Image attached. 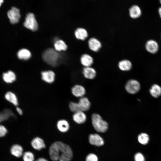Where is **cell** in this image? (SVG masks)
Returning <instances> with one entry per match:
<instances>
[{"label":"cell","mask_w":161,"mask_h":161,"mask_svg":"<svg viewBox=\"0 0 161 161\" xmlns=\"http://www.w3.org/2000/svg\"><path fill=\"white\" fill-rule=\"evenodd\" d=\"M7 130L4 126L0 125V137H4L7 134Z\"/></svg>","instance_id":"obj_32"},{"label":"cell","mask_w":161,"mask_h":161,"mask_svg":"<svg viewBox=\"0 0 161 161\" xmlns=\"http://www.w3.org/2000/svg\"><path fill=\"white\" fill-rule=\"evenodd\" d=\"M17 56L20 59L27 60L31 56V53L28 49H20L18 52Z\"/></svg>","instance_id":"obj_24"},{"label":"cell","mask_w":161,"mask_h":161,"mask_svg":"<svg viewBox=\"0 0 161 161\" xmlns=\"http://www.w3.org/2000/svg\"><path fill=\"white\" fill-rule=\"evenodd\" d=\"M71 92L74 96L80 98L83 97L86 93V90L82 86L77 84L72 88Z\"/></svg>","instance_id":"obj_10"},{"label":"cell","mask_w":161,"mask_h":161,"mask_svg":"<svg viewBox=\"0 0 161 161\" xmlns=\"http://www.w3.org/2000/svg\"><path fill=\"white\" fill-rule=\"evenodd\" d=\"M49 153L51 159L53 161H70L73 157L70 147L61 141H56L51 144Z\"/></svg>","instance_id":"obj_1"},{"label":"cell","mask_w":161,"mask_h":161,"mask_svg":"<svg viewBox=\"0 0 161 161\" xmlns=\"http://www.w3.org/2000/svg\"><path fill=\"white\" fill-rule=\"evenodd\" d=\"M59 56V53L52 48L46 50L42 55L43 60L47 63L53 66H56L58 64Z\"/></svg>","instance_id":"obj_3"},{"label":"cell","mask_w":161,"mask_h":161,"mask_svg":"<svg viewBox=\"0 0 161 161\" xmlns=\"http://www.w3.org/2000/svg\"><path fill=\"white\" fill-rule=\"evenodd\" d=\"M149 91L151 95L154 97L157 98L161 95V87L157 84L153 85Z\"/></svg>","instance_id":"obj_25"},{"label":"cell","mask_w":161,"mask_h":161,"mask_svg":"<svg viewBox=\"0 0 161 161\" xmlns=\"http://www.w3.org/2000/svg\"><path fill=\"white\" fill-rule=\"evenodd\" d=\"M158 12L160 15V16L161 18V7H160L158 10Z\"/></svg>","instance_id":"obj_35"},{"label":"cell","mask_w":161,"mask_h":161,"mask_svg":"<svg viewBox=\"0 0 161 161\" xmlns=\"http://www.w3.org/2000/svg\"><path fill=\"white\" fill-rule=\"evenodd\" d=\"M69 106L70 111L73 113L80 111L78 102H71Z\"/></svg>","instance_id":"obj_29"},{"label":"cell","mask_w":161,"mask_h":161,"mask_svg":"<svg viewBox=\"0 0 161 161\" xmlns=\"http://www.w3.org/2000/svg\"><path fill=\"white\" fill-rule=\"evenodd\" d=\"M56 126L60 131L65 133L67 132L69 129L70 125L67 120L64 119H61L57 122Z\"/></svg>","instance_id":"obj_12"},{"label":"cell","mask_w":161,"mask_h":161,"mask_svg":"<svg viewBox=\"0 0 161 161\" xmlns=\"http://www.w3.org/2000/svg\"><path fill=\"white\" fill-rule=\"evenodd\" d=\"M72 118L75 123L78 124H81L85 122L87 117L84 112L79 111L74 113Z\"/></svg>","instance_id":"obj_9"},{"label":"cell","mask_w":161,"mask_h":161,"mask_svg":"<svg viewBox=\"0 0 161 161\" xmlns=\"http://www.w3.org/2000/svg\"><path fill=\"white\" fill-rule=\"evenodd\" d=\"M41 76L42 79L48 83H52L55 80V73L51 70L42 72H41Z\"/></svg>","instance_id":"obj_8"},{"label":"cell","mask_w":161,"mask_h":161,"mask_svg":"<svg viewBox=\"0 0 161 161\" xmlns=\"http://www.w3.org/2000/svg\"><path fill=\"white\" fill-rule=\"evenodd\" d=\"M88 43L90 49L94 52H97L101 47V43L100 41L94 38H90L88 41Z\"/></svg>","instance_id":"obj_16"},{"label":"cell","mask_w":161,"mask_h":161,"mask_svg":"<svg viewBox=\"0 0 161 161\" xmlns=\"http://www.w3.org/2000/svg\"><path fill=\"white\" fill-rule=\"evenodd\" d=\"M98 159L97 156L92 153L89 154L86 156V161H98Z\"/></svg>","instance_id":"obj_30"},{"label":"cell","mask_w":161,"mask_h":161,"mask_svg":"<svg viewBox=\"0 0 161 161\" xmlns=\"http://www.w3.org/2000/svg\"><path fill=\"white\" fill-rule=\"evenodd\" d=\"M80 62L85 67H90L93 62L92 58L88 54H84L80 58Z\"/></svg>","instance_id":"obj_20"},{"label":"cell","mask_w":161,"mask_h":161,"mask_svg":"<svg viewBox=\"0 0 161 161\" xmlns=\"http://www.w3.org/2000/svg\"><path fill=\"white\" fill-rule=\"evenodd\" d=\"M83 73L86 78L90 79L94 78L96 74L95 70L90 66L85 67L83 69Z\"/></svg>","instance_id":"obj_19"},{"label":"cell","mask_w":161,"mask_h":161,"mask_svg":"<svg viewBox=\"0 0 161 161\" xmlns=\"http://www.w3.org/2000/svg\"><path fill=\"white\" fill-rule=\"evenodd\" d=\"M31 144L34 149L38 150H40L46 147L44 140L39 137L34 138L31 141Z\"/></svg>","instance_id":"obj_17"},{"label":"cell","mask_w":161,"mask_h":161,"mask_svg":"<svg viewBox=\"0 0 161 161\" xmlns=\"http://www.w3.org/2000/svg\"><path fill=\"white\" fill-rule=\"evenodd\" d=\"M7 15L10 22L12 24L18 23L21 18L19 10L16 7H14L8 11Z\"/></svg>","instance_id":"obj_6"},{"label":"cell","mask_w":161,"mask_h":161,"mask_svg":"<svg viewBox=\"0 0 161 161\" xmlns=\"http://www.w3.org/2000/svg\"><path fill=\"white\" fill-rule=\"evenodd\" d=\"M23 159L24 161H34V156L30 151H26L23 153Z\"/></svg>","instance_id":"obj_28"},{"label":"cell","mask_w":161,"mask_h":161,"mask_svg":"<svg viewBox=\"0 0 161 161\" xmlns=\"http://www.w3.org/2000/svg\"><path fill=\"white\" fill-rule=\"evenodd\" d=\"M35 161H48L46 159L43 158H38Z\"/></svg>","instance_id":"obj_34"},{"label":"cell","mask_w":161,"mask_h":161,"mask_svg":"<svg viewBox=\"0 0 161 161\" xmlns=\"http://www.w3.org/2000/svg\"><path fill=\"white\" fill-rule=\"evenodd\" d=\"M10 152L13 156L17 158L21 157L23 154L22 147L18 144L13 145L10 148Z\"/></svg>","instance_id":"obj_15"},{"label":"cell","mask_w":161,"mask_h":161,"mask_svg":"<svg viewBox=\"0 0 161 161\" xmlns=\"http://www.w3.org/2000/svg\"><path fill=\"white\" fill-rule=\"evenodd\" d=\"M75 35L77 39L84 40L88 37V33L86 30L85 29L79 28L75 30Z\"/></svg>","instance_id":"obj_21"},{"label":"cell","mask_w":161,"mask_h":161,"mask_svg":"<svg viewBox=\"0 0 161 161\" xmlns=\"http://www.w3.org/2000/svg\"><path fill=\"white\" fill-rule=\"evenodd\" d=\"M129 13L130 16L133 18H136L140 16L141 11L140 7L136 5L132 6L129 9Z\"/></svg>","instance_id":"obj_22"},{"label":"cell","mask_w":161,"mask_h":161,"mask_svg":"<svg viewBox=\"0 0 161 161\" xmlns=\"http://www.w3.org/2000/svg\"><path fill=\"white\" fill-rule=\"evenodd\" d=\"M125 89L127 92L131 94H135L140 89V85L136 80H130L126 83Z\"/></svg>","instance_id":"obj_5"},{"label":"cell","mask_w":161,"mask_h":161,"mask_svg":"<svg viewBox=\"0 0 161 161\" xmlns=\"http://www.w3.org/2000/svg\"><path fill=\"white\" fill-rule=\"evenodd\" d=\"M89 138V142L92 145L100 146L104 144L103 139L102 137L97 134H90Z\"/></svg>","instance_id":"obj_7"},{"label":"cell","mask_w":161,"mask_h":161,"mask_svg":"<svg viewBox=\"0 0 161 161\" xmlns=\"http://www.w3.org/2000/svg\"><path fill=\"white\" fill-rule=\"evenodd\" d=\"M23 24L25 27L32 31H35L38 30L37 22L32 13H28L27 14Z\"/></svg>","instance_id":"obj_4"},{"label":"cell","mask_w":161,"mask_h":161,"mask_svg":"<svg viewBox=\"0 0 161 161\" xmlns=\"http://www.w3.org/2000/svg\"><path fill=\"white\" fill-rule=\"evenodd\" d=\"M160 3L161 4V0H160Z\"/></svg>","instance_id":"obj_37"},{"label":"cell","mask_w":161,"mask_h":161,"mask_svg":"<svg viewBox=\"0 0 161 161\" xmlns=\"http://www.w3.org/2000/svg\"><path fill=\"white\" fill-rule=\"evenodd\" d=\"M91 119L93 127L96 131L104 133L107 131L108 128V124L102 119L99 114L96 113L93 114Z\"/></svg>","instance_id":"obj_2"},{"label":"cell","mask_w":161,"mask_h":161,"mask_svg":"<svg viewBox=\"0 0 161 161\" xmlns=\"http://www.w3.org/2000/svg\"><path fill=\"white\" fill-rule=\"evenodd\" d=\"M2 78L4 81L7 83H13L16 81V75L11 70L3 73Z\"/></svg>","instance_id":"obj_13"},{"label":"cell","mask_w":161,"mask_h":161,"mask_svg":"<svg viewBox=\"0 0 161 161\" xmlns=\"http://www.w3.org/2000/svg\"><path fill=\"white\" fill-rule=\"evenodd\" d=\"M55 49L57 51L66 50L67 49V46L65 43L62 40H58L55 41L54 44Z\"/></svg>","instance_id":"obj_26"},{"label":"cell","mask_w":161,"mask_h":161,"mask_svg":"<svg viewBox=\"0 0 161 161\" xmlns=\"http://www.w3.org/2000/svg\"><path fill=\"white\" fill-rule=\"evenodd\" d=\"M16 112L18 115H21L23 114V111L22 109L18 106H16Z\"/></svg>","instance_id":"obj_33"},{"label":"cell","mask_w":161,"mask_h":161,"mask_svg":"<svg viewBox=\"0 0 161 161\" xmlns=\"http://www.w3.org/2000/svg\"><path fill=\"white\" fill-rule=\"evenodd\" d=\"M118 67L121 70L128 71L131 68L132 64L130 61L128 60H123L120 61L118 63Z\"/></svg>","instance_id":"obj_23"},{"label":"cell","mask_w":161,"mask_h":161,"mask_svg":"<svg viewBox=\"0 0 161 161\" xmlns=\"http://www.w3.org/2000/svg\"><path fill=\"white\" fill-rule=\"evenodd\" d=\"M78 103L80 111L83 112L88 111L91 106V103L89 99L84 97L80 98Z\"/></svg>","instance_id":"obj_18"},{"label":"cell","mask_w":161,"mask_h":161,"mask_svg":"<svg viewBox=\"0 0 161 161\" xmlns=\"http://www.w3.org/2000/svg\"><path fill=\"white\" fill-rule=\"evenodd\" d=\"M149 140V136L145 133H141L138 137V142L142 145L147 144L148 143Z\"/></svg>","instance_id":"obj_27"},{"label":"cell","mask_w":161,"mask_h":161,"mask_svg":"<svg viewBox=\"0 0 161 161\" xmlns=\"http://www.w3.org/2000/svg\"><path fill=\"white\" fill-rule=\"evenodd\" d=\"M4 97L6 100L15 106H18V99L17 95L14 92L10 91L7 92L5 94Z\"/></svg>","instance_id":"obj_14"},{"label":"cell","mask_w":161,"mask_h":161,"mask_svg":"<svg viewBox=\"0 0 161 161\" xmlns=\"http://www.w3.org/2000/svg\"><path fill=\"white\" fill-rule=\"evenodd\" d=\"M135 161H145V158L143 155L140 152L136 153L134 156Z\"/></svg>","instance_id":"obj_31"},{"label":"cell","mask_w":161,"mask_h":161,"mask_svg":"<svg viewBox=\"0 0 161 161\" xmlns=\"http://www.w3.org/2000/svg\"><path fill=\"white\" fill-rule=\"evenodd\" d=\"M3 0H0V7L1 6L3 2Z\"/></svg>","instance_id":"obj_36"},{"label":"cell","mask_w":161,"mask_h":161,"mask_svg":"<svg viewBox=\"0 0 161 161\" xmlns=\"http://www.w3.org/2000/svg\"><path fill=\"white\" fill-rule=\"evenodd\" d=\"M145 47L148 52L154 54L158 51L159 45L156 41L153 40H150L146 42Z\"/></svg>","instance_id":"obj_11"}]
</instances>
